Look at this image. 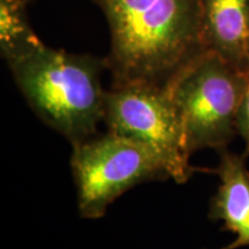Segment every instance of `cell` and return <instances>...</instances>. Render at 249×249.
Returning a JSON list of instances; mask_svg holds the SVG:
<instances>
[{"mask_svg":"<svg viewBox=\"0 0 249 249\" xmlns=\"http://www.w3.org/2000/svg\"><path fill=\"white\" fill-rule=\"evenodd\" d=\"M110 27L105 66L112 86L166 87L207 51L202 42L200 0H93Z\"/></svg>","mask_w":249,"mask_h":249,"instance_id":"1","label":"cell"},{"mask_svg":"<svg viewBox=\"0 0 249 249\" xmlns=\"http://www.w3.org/2000/svg\"><path fill=\"white\" fill-rule=\"evenodd\" d=\"M6 61L31 108L71 145L97 135L107 92L101 81L105 60L38 40Z\"/></svg>","mask_w":249,"mask_h":249,"instance_id":"2","label":"cell"},{"mask_svg":"<svg viewBox=\"0 0 249 249\" xmlns=\"http://www.w3.org/2000/svg\"><path fill=\"white\" fill-rule=\"evenodd\" d=\"M181 121L189 154L225 150L236 130L246 88V71L204 51L166 86Z\"/></svg>","mask_w":249,"mask_h":249,"instance_id":"3","label":"cell"},{"mask_svg":"<svg viewBox=\"0 0 249 249\" xmlns=\"http://www.w3.org/2000/svg\"><path fill=\"white\" fill-rule=\"evenodd\" d=\"M104 123L107 132L151 151L176 182H186L196 171L189 163L181 121L166 87L112 86L105 98Z\"/></svg>","mask_w":249,"mask_h":249,"instance_id":"4","label":"cell"},{"mask_svg":"<svg viewBox=\"0 0 249 249\" xmlns=\"http://www.w3.org/2000/svg\"><path fill=\"white\" fill-rule=\"evenodd\" d=\"M71 172L80 214L97 219L139 183L170 178L161 161L138 143L107 132L73 145Z\"/></svg>","mask_w":249,"mask_h":249,"instance_id":"5","label":"cell"},{"mask_svg":"<svg viewBox=\"0 0 249 249\" xmlns=\"http://www.w3.org/2000/svg\"><path fill=\"white\" fill-rule=\"evenodd\" d=\"M202 42L224 60L249 67V0H200Z\"/></svg>","mask_w":249,"mask_h":249,"instance_id":"6","label":"cell"},{"mask_svg":"<svg viewBox=\"0 0 249 249\" xmlns=\"http://www.w3.org/2000/svg\"><path fill=\"white\" fill-rule=\"evenodd\" d=\"M220 152V163L216 173L219 188L211 200L209 217L222 220L224 230L236 235L232 244L222 249H236L249 246V171L245 155Z\"/></svg>","mask_w":249,"mask_h":249,"instance_id":"7","label":"cell"},{"mask_svg":"<svg viewBox=\"0 0 249 249\" xmlns=\"http://www.w3.org/2000/svg\"><path fill=\"white\" fill-rule=\"evenodd\" d=\"M26 0H0V49L6 60L39 40L26 15Z\"/></svg>","mask_w":249,"mask_h":249,"instance_id":"8","label":"cell"},{"mask_svg":"<svg viewBox=\"0 0 249 249\" xmlns=\"http://www.w3.org/2000/svg\"><path fill=\"white\" fill-rule=\"evenodd\" d=\"M236 130L246 143V155H249V67L246 71V88L238 111Z\"/></svg>","mask_w":249,"mask_h":249,"instance_id":"9","label":"cell"}]
</instances>
